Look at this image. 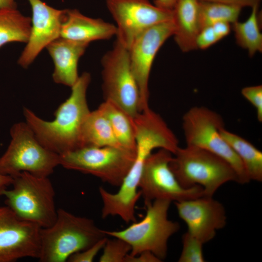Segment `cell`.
<instances>
[{"label":"cell","instance_id":"6da1fadb","mask_svg":"<svg viewBox=\"0 0 262 262\" xmlns=\"http://www.w3.org/2000/svg\"><path fill=\"white\" fill-rule=\"evenodd\" d=\"M91 75L84 72L71 87L69 98L58 107L55 118L47 121L24 108L27 124L45 147L59 155L82 147L81 133L89 114L86 92Z\"/></svg>","mask_w":262,"mask_h":262},{"label":"cell","instance_id":"7a4b0ae2","mask_svg":"<svg viewBox=\"0 0 262 262\" xmlns=\"http://www.w3.org/2000/svg\"><path fill=\"white\" fill-rule=\"evenodd\" d=\"M94 221L57 209L55 221L40 230L41 262H65L69 257L86 249L106 237Z\"/></svg>","mask_w":262,"mask_h":262},{"label":"cell","instance_id":"3957f363","mask_svg":"<svg viewBox=\"0 0 262 262\" xmlns=\"http://www.w3.org/2000/svg\"><path fill=\"white\" fill-rule=\"evenodd\" d=\"M169 165L183 187L200 186L206 196L213 197L216 191L228 182L238 183L237 175L229 163L215 154L197 147H179L173 154Z\"/></svg>","mask_w":262,"mask_h":262},{"label":"cell","instance_id":"277c9868","mask_svg":"<svg viewBox=\"0 0 262 262\" xmlns=\"http://www.w3.org/2000/svg\"><path fill=\"white\" fill-rule=\"evenodd\" d=\"M11 186L2 196L5 205L20 219L41 228L52 225L57 215L54 187L48 177L23 172L14 176Z\"/></svg>","mask_w":262,"mask_h":262},{"label":"cell","instance_id":"5b68a950","mask_svg":"<svg viewBox=\"0 0 262 262\" xmlns=\"http://www.w3.org/2000/svg\"><path fill=\"white\" fill-rule=\"evenodd\" d=\"M171 202L166 199H156L145 204L146 214L141 221L133 222L123 230L103 231L106 235L127 242L131 247L130 255L149 251L162 261L167 255L169 239L180 228L179 223L168 218Z\"/></svg>","mask_w":262,"mask_h":262},{"label":"cell","instance_id":"8992f818","mask_svg":"<svg viewBox=\"0 0 262 262\" xmlns=\"http://www.w3.org/2000/svg\"><path fill=\"white\" fill-rule=\"evenodd\" d=\"M182 119L186 146L197 147L220 157L233 168L238 183L250 182L241 160L220 134L221 129L225 128L220 115L206 107L194 106Z\"/></svg>","mask_w":262,"mask_h":262},{"label":"cell","instance_id":"52a82bcc","mask_svg":"<svg viewBox=\"0 0 262 262\" xmlns=\"http://www.w3.org/2000/svg\"><path fill=\"white\" fill-rule=\"evenodd\" d=\"M10 143L0 157V172L13 177L23 172L49 177L60 165V155L45 147L27 123L11 128Z\"/></svg>","mask_w":262,"mask_h":262},{"label":"cell","instance_id":"ba28073f","mask_svg":"<svg viewBox=\"0 0 262 262\" xmlns=\"http://www.w3.org/2000/svg\"><path fill=\"white\" fill-rule=\"evenodd\" d=\"M60 155L64 168L96 176L119 186L132 165L135 151L115 147L86 146Z\"/></svg>","mask_w":262,"mask_h":262},{"label":"cell","instance_id":"9c48e42d","mask_svg":"<svg viewBox=\"0 0 262 262\" xmlns=\"http://www.w3.org/2000/svg\"><path fill=\"white\" fill-rule=\"evenodd\" d=\"M101 63L104 100L114 103L134 118L140 113V98L130 66L129 50L116 40Z\"/></svg>","mask_w":262,"mask_h":262},{"label":"cell","instance_id":"30bf717a","mask_svg":"<svg viewBox=\"0 0 262 262\" xmlns=\"http://www.w3.org/2000/svg\"><path fill=\"white\" fill-rule=\"evenodd\" d=\"M173 155L160 148L145 162L139 183L145 204L156 199L177 202L204 196L200 186L185 188L180 184L169 165Z\"/></svg>","mask_w":262,"mask_h":262},{"label":"cell","instance_id":"8fae6325","mask_svg":"<svg viewBox=\"0 0 262 262\" xmlns=\"http://www.w3.org/2000/svg\"><path fill=\"white\" fill-rule=\"evenodd\" d=\"M106 4L116 22V40L128 49L147 29L173 20V10L161 8L149 0H106Z\"/></svg>","mask_w":262,"mask_h":262},{"label":"cell","instance_id":"7c38bea8","mask_svg":"<svg viewBox=\"0 0 262 262\" xmlns=\"http://www.w3.org/2000/svg\"><path fill=\"white\" fill-rule=\"evenodd\" d=\"M174 29L173 20L154 25L139 35L128 49L131 68L140 93V112L150 108L148 81L152 66L161 47L173 36Z\"/></svg>","mask_w":262,"mask_h":262},{"label":"cell","instance_id":"4fadbf2b","mask_svg":"<svg viewBox=\"0 0 262 262\" xmlns=\"http://www.w3.org/2000/svg\"><path fill=\"white\" fill-rule=\"evenodd\" d=\"M37 225L19 218L7 206L0 207V262L38 258L40 230Z\"/></svg>","mask_w":262,"mask_h":262},{"label":"cell","instance_id":"5bb4252c","mask_svg":"<svg viewBox=\"0 0 262 262\" xmlns=\"http://www.w3.org/2000/svg\"><path fill=\"white\" fill-rule=\"evenodd\" d=\"M178 215L187 231L203 244L212 240L227 223L223 204L213 197L202 196L175 202Z\"/></svg>","mask_w":262,"mask_h":262},{"label":"cell","instance_id":"9a60e30c","mask_svg":"<svg viewBox=\"0 0 262 262\" xmlns=\"http://www.w3.org/2000/svg\"><path fill=\"white\" fill-rule=\"evenodd\" d=\"M32 8L31 28L27 45L17 63L27 68L40 52L60 37L62 24L66 10H59L41 0H28Z\"/></svg>","mask_w":262,"mask_h":262},{"label":"cell","instance_id":"2e32d148","mask_svg":"<svg viewBox=\"0 0 262 262\" xmlns=\"http://www.w3.org/2000/svg\"><path fill=\"white\" fill-rule=\"evenodd\" d=\"M88 45L60 37L47 46L54 63L52 78L56 83L71 87L76 82L78 62Z\"/></svg>","mask_w":262,"mask_h":262},{"label":"cell","instance_id":"e0dca14e","mask_svg":"<svg viewBox=\"0 0 262 262\" xmlns=\"http://www.w3.org/2000/svg\"><path fill=\"white\" fill-rule=\"evenodd\" d=\"M116 34L114 24L101 18L86 16L77 9H67L60 37L89 44L92 41L109 39Z\"/></svg>","mask_w":262,"mask_h":262},{"label":"cell","instance_id":"ac0fdd59","mask_svg":"<svg viewBox=\"0 0 262 262\" xmlns=\"http://www.w3.org/2000/svg\"><path fill=\"white\" fill-rule=\"evenodd\" d=\"M199 8V0H177L173 8V36L183 52L197 49L196 40L201 30Z\"/></svg>","mask_w":262,"mask_h":262},{"label":"cell","instance_id":"d6986e66","mask_svg":"<svg viewBox=\"0 0 262 262\" xmlns=\"http://www.w3.org/2000/svg\"><path fill=\"white\" fill-rule=\"evenodd\" d=\"M81 143L82 147H123L116 139L108 118L98 107L95 111H90L84 122Z\"/></svg>","mask_w":262,"mask_h":262},{"label":"cell","instance_id":"ffe728a7","mask_svg":"<svg viewBox=\"0 0 262 262\" xmlns=\"http://www.w3.org/2000/svg\"><path fill=\"white\" fill-rule=\"evenodd\" d=\"M220 134L241 160L251 180L262 181V152L242 137L223 128Z\"/></svg>","mask_w":262,"mask_h":262},{"label":"cell","instance_id":"44dd1931","mask_svg":"<svg viewBox=\"0 0 262 262\" xmlns=\"http://www.w3.org/2000/svg\"><path fill=\"white\" fill-rule=\"evenodd\" d=\"M31 28V18L17 8L0 9V49L11 42L27 43Z\"/></svg>","mask_w":262,"mask_h":262},{"label":"cell","instance_id":"7402d4cb","mask_svg":"<svg viewBox=\"0 0 262 262\" xmlns=\"http://www.w3.org/2000/svg\"><path fill=\"white\" fill-rule=\"evenodd\" d=\"M98 108L108 118L115 137L121 147L135 151L133 118L110 101L104 100Z\"/></svg>","mask_w":262,"mask_h":262},{"label":"cell","instance_id":"603a6c76","mask_svg":"<svg viewBox=\"0 0 262 262\" xmlns=\"http://www.w3.org/2000/svg\"><path fill=\"white\" fill-rule=\"evenodd\" d=\"M259 4L252 7L251 14L244 22L237 21L232 23L237 44L246 49L249 56L262 52V34L260 32L258 16Z\"/></svg>","mask_w":262,"mask_h":262},{"label":"cell","instance_id":"cb8c5ba5","mask_svg":"<svg viewBox=\"0 0 262 262\" xmlns=\"http://www.w3.org/2000/svg\"><path fill=\"white\" fill-rule=\"evenodd\" d=\"M242 8L221 2L199 0L201 29L219 21L232 24L238 21Z\"/></svg>","mask_w":262,"mask_h":262},{"label":"cell","instance_id":"d4e9b609","mask_svg":"<svg viewBox=\"0 0 262 262\" xmlns=\"http://www.w3.org/2000/svg\"><path fill=\"white\" fill-rule=\"evenodd\" d=\"M103 249V253L99 259L100 262H125L126 256L131 252V247L120 238H107Z\"/></svg>","mask_w":262,"mask_h":262},{"label":"cell","instance_id":"484cf974","mask_svg":"<svg viewBox=\"0 0 262 262\" xmlns=\"http://www.w3.org/2000/svg\"><path fill=\"white\" fill-rule=\"evenodd\" d=\"M182 251L179 262H204L203 244L188 231L182 236Z\"/></svg>","mask_w":262,"mask_h":262},{"label":"cell","instance_id":"4316f807","mask_svg":"<svg viewBox=\"0 0 262 262\" xmlns=\"http://www.w3.org/2000/svg\"><path fill=\"white\" fill-rule=\"evenodd\" d=\"M241 94L255 108L257 118L262 122V85H257L244 87Z\"/></svg>","mask_w":262,"mask_h":262},{"label":"cell","instance_id":"83f0119b","mask_svg":"<svg viewBox=\"0 0 262 262\" xmlns=\"http://www.w3.org/2000/svg\"><path fill=\"white\" fill-rule=\"evenodd\" d=\"M107 237L97 242L91 247L71 255L67 261L70 262H92L98 252L103 248Z\"/></svg>","mask_w":262,"mask_h":262},{"label":"cell","instance_id":"f1b7e54d","mask_svg":"<svg viewBox=\"0 0 262 262\" xmlns=\"http://www.w3.org/2000/svg\"><path fill=\"white\" fill-rule=\"evenodd\" d=\"M220 40L211 26L201 29L196 40L197 49H205Z\"/></svg>","mask_w":262,"mask_h":262},{"label":"cell","instance_id":"f546056e","mask_svg":"<svg viewBox=\"0 0 262 262\" xmlns=\"http://www.w3.org/2000/svg\"><path fill=\"white\" fill-rule=\"evenodd\" d=\"M162 262L153 253L149 251H144L135 256L129 254L126 256L125 262Z\"/></svg>","mask_w":262,"mask_h":262},{"label":"cell","instance_id":"4dcf8cb0","mask_svg":"<svg viewBox=\"0 0 262 262\" xmlns=\"http://www.w3.org/2000/svg\"><path fill=\"white\" fill-rule=\"evenodd\" d=\"M211 26L220 40L227 36L230 32V24L227 22H217Z\"/></svg>","mask_w":262,"mask_h":262},{"label":"cell","instance_id":"1f68e13d","mask_svg":"<svg viewBox=\"0 0 262 262\" xmlns=\"http://www.w3.org/2000/svg\"><path fill=\"white\" fill-rule=\"evenodd\" d=\"M221 2L231 5L238 6L241 8L249 6L253 7L254 5L259 4L260 0H200Z\"/></svg>","mask_w":262,"mask_h":262},{"label":"cell","instance_id":"d6a6232c","mask_svg":"<svg viewBox=\"0 0 262 262\" xmlns=\"http://www.w3.org/2000/svg\"><path fill=\"white\" fill-rule=\"evenodd\" d=\"M13 181V178L0 172V196H2V192L8 187L11 186Z\"/></svg>","mask_w":262,"mask_h":262},{"label":"cell","instance_id":"836d02e7","mask_svg":"<svg viewBox=\"0 0 262 262\" xmlns=\"http://www.w3.org/2000/svg\"><path fill=\"white\" fill-rule=\"evenodd\" d=\"M177 0H154V4L167 10H173Z\"/></svg>","mask_w":262,"mask_h":262},{"label":"cell","instance_id":"e575fe53","mask_svg":"<svg viewBox=\"0 0 262 262\" xmlns=\"http://www.w3.org/2000/svg\"><path fill=\"white\" fill-rule=\"evenodd\" d=\"M17 8L15 0H0V9Z\"/></svg>","mask_w":262,"mask_h":262}]
</instances>
